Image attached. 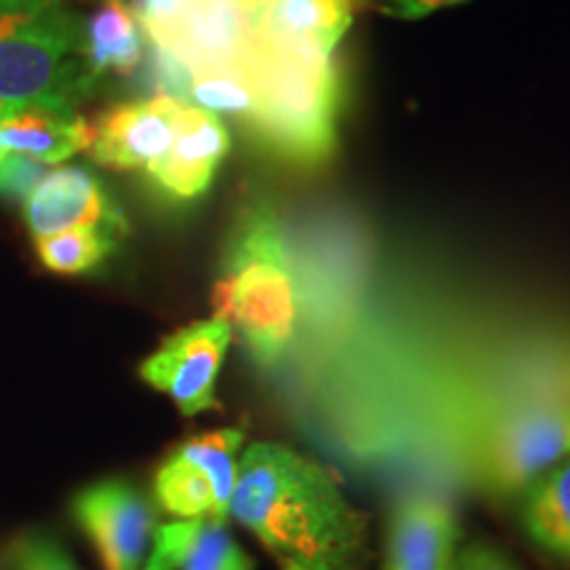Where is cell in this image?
<instances>
[{"label":"cell","instance_id":"1","mask_svg":"<svg viewBox=\"0 0 570 570\" xmlns=\"http://www.w3.org/2000/svg\"><path fill=\"white\" fill-rule=\"evenodd\" d=\"M230 518L283 562L306 570H365L367 518L317 462L283 444L246 446Z\"/></svg>","mask_w":570,"mask_h":570},{"label":"cell","instance_id":"2","mask_svg":"<svg viewBox=\"0 0 570 570\" xmlns=\"http://www.w3.org/2000/svg\"><path fill=\"white\" fill-rule=\"evenodd\" d=\"M214 317L233 327L256 365L273 367L296 327V296L283 227L273 204L254 202L235 219L212 291Z\"/></svg>","mask_w":570,"mask_h":570},{"label":"cell","instance_id":"3","mask_svg":"<svg viewBox=\"0 0 570 570\" xmlns=\"http://www.w3.org/2000/svg\"><path fill=\"white\" fill-rule=\"evenodd\" d=\"M256 104L248 127L283 161L315 169L336 154L341 75L323 53L281 51L254 40Z\"/></svg>","mask_w":570,"mask_h":570},{"label":"cell","instance_id":"4","mask_svg":"<svg viewBox=\"0 0 570 570\" xmlns=\"http://www.w3.org/2000/svg\"><path fill=\"white\" fill-rule=\"evenodd\" d=\"M98 85L85 61V19L63 3L32 9L0 35V104L9 114H75Z\"/></svg>","mask_w":570,"mask_h":570},{"label":"cell","instance_id":"5","mask_svg":"<svg viewBox=\"0 0 570 570\" xmlns=\"http://www.w3.org/2000/svg\"><path fill=\"white\" fill-rule=\"evenodd\" d=\"M568 458L570 370L533 389L529 399L497 425L483 452V479L497 494H515Z\"/></svg>","mask_w":570,"mask_h":570},{"label":"cell","instance_id":"6","mask_svg":"<svg viewBox=\"0 0 570 570\" xmlns=\"http://www.w3.org/2000/svg\"><path fill=\"white\" fill-rule=\"evenodd\" d=\"M244 431L219 428L188 439L161 462L154 479L156 502L175 520L230 518Z\"/></svg>","mask_w":570,"mask_h":570},{"label":"cell","instance_id":"7","mask_svg":"<svg viewBox=\"0 0 570 570\" xmlns=\"http://www.w3.org/2000/svg\"><path fill=\"white\" fill-rule=\"evenodd\" d=\"M233 344V327L219 317L198 320L161 341L140 365V377L175 402L185 417L217 407V377Z\"/></svg>","mask_w":570,"mask_h":570},{"label":"cell","instance_id":"8","mask_svg":"<svg viewBox=\"0 0 570 570\" xmlns=\"http://www.w3.org/2000/svg\"><path fill=\"white\" fill-rule=\"evenodd\" d=\"M75 515L88 533L104 570H140L156 537V512L140 489L127 481H101L85 489Z\"/></svg>","mask_w":570,"mask_h":570},{"label":"cell","instance_id":"9","mask_svg":"<svg viewBox=\"0 0 570 570\" xmlns=\"http://www.w3.org/2000/svg\"><path fill=\"white\" fill-rule=\"evenodd\" d=\"M183 101L154 96L148 101L114 106L98 119L90 159L111 169H148L173 146L183 119Z\"/></svg>","mask_w":570,"mask_h":570},{"label":"cell","instance_id":"10","mask_svg":"<svg viewBox=\"0 0 570 570\" xmlns=\"http://www.w3.org/2000/svg\"><path fill=\"white\" fill-rule=\"evenodd\" d=\"M24 219L32 238L77 230V227H106L127 235V217L90 169H51L46 180L24 202Z\"/></svg>","mask_w":570,"mask_h":570},{"label":"cell","instance_id":"11","mask_svg":"<svg viewBox=\"0 0 570 570\" xmlns=\"http://www.w3.org/2000/svg\"><path fill=\"white\" fill-rule=\"evenodd\" d=\"M227 151L230 132L219 114L185 104L173 146L146 175L173 202H194L209 190Z\"/></svg>","mask_w":570,"mask_h":570},{"label":"cell","instance_id":"12","mask_svg":"<svg viewBox=\"0 0 570 570\" xmlns=\"http://www.w3.org/2000/svg\"><path fill=\"white\" fill-rule=\"evenodd\" d=\"M254 17L246 0H190L175 35L161 48L188 69L235 63L252 51Z\"/></svg>","mask_w":570,"mask_h":570},{"label":"cell","instance_id":"13","mask_svg":"<svg viewBox=\"0 0 570 570\" xmlns=\"http://www.w3.org/2000/svg\"><path fill=\"white\" fill-rule=\"evenodd\" d=\"M458 518L433 497H410L394 510L383 570H452L458 558Z\"/></svg>","mask_w":570,"mask_h":570},{"label":"cell","instance_id":"14","mask_svg":"<svg viewBox=\"0 0 570 570\" xmlns=\"http://www.w3.org/2000/svg\"><path fill=\"white\" fill-rule=\"evenodd\" d=\"M354 0H267L254 17V40L281 51L331 56L354 21Z\"/></svg>","mask_w":570,"mask_h":570},{"label":"cell","instance_id":"15","mask_svg":"<svg viewBox=\"0 0 570 570\" xmlns=\"http://www.w3.org/2000/svg\"><path fill=\"white\" fill-rule=\"evenodd\" d=\"M96 127L77 114L56 111H11L0 122V154L30 156L42 164H59L75 154L88 151Z\"/></svg>","mask_w":570,"mask_h":570},{"label":"cell","instance_id":"16","mask_svg":"<svg viewBox=\"0 0 570 570\" xmlns=\"http://www.w3.org/2000/svg\"><path fill=\"white\" fill-rule=\"evenodd\" d=\"M154 550L173 570H254V562L223 520H169L156 529Z\"/></svg>","mask_w":570,"mask_h":570},{"label":"cell","instance_id":"17","mask_svg":"<svg viewBox=\"0 0 570 570\" xmlns=\"http://www.w3.org/2000/svg\"><path fill=\"white\" fill-rule=\"evenodd\" d=\"M85 61L98 82L138 71L142 63L140 24L122 0H104L101 9L85 19Z\"/></svg>","mask_w":570,"mask_h":570},{"label":"cell","instance_id":"18","mask_svg":"<svg viewBox=\"0 0 570 570\" xmlns=\"http://www.w3.org/2000/svg\"><path fill=\"white\" fill-rule=\"evenodd\" d=\"M520 520L541 550L570 558V458L531 483Z\"/></svg>","mask_w":570,"mask_h":570},{"label":"cell","instance_id":"19","mask_svg":"<svg viewBox=\"0 0 570 570\" xmlns=\"http://www.w3.org/2000/svg\"><path fill=\"white\" fill-rule=\"evenodd\" d=\"M196 101L198 109L214 114H235L248 119L256 104V75L252 51L246 59L225 63V67L190 69L188 104Z\"/></svg>","mask_w":570,"mask_h":570},{"label":"cell","instance_id":"20","mask_svg":"<svg viewBox=\"0 0 570 570\" xmlns=\"http://www.w3.org/2000/svg\"><path fill=\"white\" fill-rule=\"evenodd\" d=\"M125 235L106 227H77L51 238L35 240L42 267L59 275H82L101 267Z\"/></svg>","mask_w":570,"mask_h":570},{"label":"cell","instance_id":"21","mask_svg":"<svg viewBox=\"0 0 570 570\" xmlns=\"http://www.w3.org/2000/svg\"><path fill=\"white\" fill-rule=\"evenodd\" d=\"M146 85L156 96L175 98V101L188 104L190 92V69L177 59L173 51L151 42V53L146 61Z\"/></svg>","mask_w":570,"mask_h":570},{"label":"cell","instance_id":"22","mask_svg":"<svg viewBox=\"0 0 570 570\" xmlns=\"http://www.w3.org/2000/svg\"><path fill=\"white\" fill-rule=\"evenodd\" d=\"M9 570H80L59 541L46 533H30L9 554Z\"/></svg>","mask_w":570,"mask_h":570},{"label":"cell","instance_id":"23","mask_svg":"<svg viewBox=\"0 0 570 570\" xmlns=\"http://www.w3.org/2000/svg\"><path fill=\"white\" fill-rule=\"evenodd\" d=\"M48 173H51L48 164L35 161L30 156L0 154V196L24 204L32 196V190L46 180Z\"/></svg>","mask_w":570,"mask_h":570},{"label":"cell","instance_id":"24","mask_svg":"<svg viewBox=\"0 0 570 570\" xmlns=\"http://www.w3.org/2000/svg\"><path fill=\"white\" fill-rule=\"evenodd\" d=\"M188 6L190 0H132V13L148 40L156 46H167Z\"/></svg>","mask_w":570,"mask_h":570},{"label":"cell","instance_id":"25","mask_svg":"<svg viewBox=\"0 0 570 570\" xmlns=\"http://www.w3.org/2000/svg\"><path fill=\"white\" fill-rule=\"evenodd\" d=\"M452 570H523L515 560L508 558L499 547L487 544V541H473L462 547L454 558Z\"/></svg>","mask_w":570,"mask_h":570},{"label":"cell","instance_id":"26","mask_svg":"<svg viewBox=\"0 0 570 570\" xmlns=\"http://www.w3.org/2000/svg\"><path fill=\"white\" fill-rule=\"evenodd\" d=\"M458 3H465V0H386V3H383V13L399 19H420L425 17V13H433Z\"/></svg>","mask_w":570,"mask_h":570},{"label":"cell","instance_id":"27","mask_svg":"<svg viewBox=\"0 0 570 570\" xmlns=\"http://www.w3.org/2000/svg\"><path fill=\"white\" fill-rule=\"evenodd\" d=\"M63 0H0V11H27L46 9V6H61Z\"/></svg>","mask_w":570,"mask_h":570},{"label":"cell","instance_id":"28","mask_svg":"<svg viewBox=\"0 0 570 570\" xmlns=\"http://www.w3.org/2000/svg\"><path fill=\"white\" fill-rule=\"evenodd\" d=\"M30 11H32V9H27V11H0V35L9 32L11 27L19 24V21L24 19Z\"/></svg>","mask_w":570,"mask_h":570},{"label":"cell","instance_id":"29","mask_svg":"<svg viewBox=\"0 0 570 570\" xmlns=\"http://www.w3.org/2000/svg\"><path fill=\"white\" fill-rule=\"evenodd\" d=\"M140 570H173V566H169V560L159 550H154L151 558H148V562Z\"/></svg>","mask_w":570,"mask_h":570},{"label":"cell","instance_id":"30","mask_svg":"<svg viewBox=\"0 0 570 570\" xmlns=\"http://www.w3.org/2000/svg\"><path fill=\"white\" fill-rule=\"evenodd\" d=\"M246 3H248V6H252V9H254V11H259V9H262V6H265V3H267V0H246Z\"/></svg>","mask_w":570,"mask_h":570},{"label":"cell","instance_id":"31","mask_svg":"<svg viewBox=\"0 0 570 570\" xmlns=\"http://www.w3.org/2000/svg\"><path fill=\"white\" fill-rule=\"evenodd\" d=\"M283 570H306V568L296 566V562H283Z\"/></svg>","mask_w":570,"mask_h":570},{"label":"cell","instance_id":"32","mask_svg":"<svg viewBox=\"0 0 570 570\" xmlns=\"http://www.w3.org/2000/svg\"><path fill=\"white\" fill-rule=\"evenodd\" d=\"M6 117H9V109H6V106L3 104H0V122H3V119Z\"/></svg>","mask_w":570,"mask_h":570},{"label":"cell","instance_id":"33","mask_svg":"<svg viewBox=\"0 0 570 570\" xmlns=\"http://www.w3.org/2000/svg\"><path fill=\"white\" fill-rule=\"evenodd\" d=\"M354 3H365V0H354Z\"/></svg>","mask_w":570,"mask_h":570}]
</instances>
